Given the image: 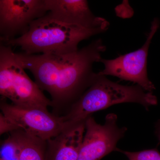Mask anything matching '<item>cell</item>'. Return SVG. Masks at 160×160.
<instances>
[{
	"label": "cell",
	"mask_w": 160,
	"mask_h": 160,
	"mask_svg": "<svg viewBox=\"0 0 160 160\" xmlns=\"http://www.w3.org/2000/svg\"><path fill=\"white\" fill-rule=\"evenodd\" d=\"M106 49L101 39L72 53L63 55L28 54L15 52L18 62L33 75L41 90L51 96L52 107H71L97 78L95 62Z\"/></svg>",
	"instance_id": "6da1fadb"
},
{
	"label": "cell",
	"mask_w": 160,
	"mask_h": 160,
	"mask_svg": "<svg viewBox=\"0 0 160 160\" xmlns=\"http://www.w3.org/2000/svg\"><path fill=\"white\" fill-rule=\"evenodd\" d=\"M107 30L70 25L53 19L46 14L33 21L26 34L0 43L12 47H20L28 54H66L78 51L79 43L83 40Z\"/></svg>",
	"instance_id": "7a4b0ae2"
},
{
	"label": "cell",
	"mask_w": 160,
	"mask_h": 160,
	"mask_svg": "<svg viewBox=\"0 0 160 160\" xmlns=\"http://www.w3.org/2000/svg\"><path fill=\"white\" fill-rule=\"evenodd\" d=\"M97 78L64 116L67 127L84 123L92 114L123 103H136L147 110L157 104L156 97L138 86H123L98 74Z\"/></svg>",
	"instance_id": "3957f363"
},
{
	"label": "cell",
	"mask_w": 160,
	"mask_h": 160,
	"mask_svg": "<svg viewBox=\"0 0 160 160\" xmlns=\"http://www.w3.org/2000/svg\"><path fill=\"white\" fill-rule=\"evenodd\" d=\"M11 46L0 43V94L16 106L47 109L52 106L18 62Z\"/></svg>",
	"instance_id": "277c9868"
},
{
	"label": "cell",
	"mask_w": 160,
	"mask_h": 160,
	"mask_svg": "<svg viewBox=\"0 0 160 160\" xmlns=\"http://www.w3.org/2000/svg\"><path fill=\"white\" fill-rule=\"evenodd\" d=\"M0 109L1 135L21 129L48 141L68 128L63 116L52 114L47 109L9 104L3 98L1 99Z\"/></svg>",
	"instance_id": "5b68a950"
},
{
	"label": "cell",
	"mask_w": 160,
	"mask_h": 160,
	"mask_svg": "<svg viewBox=\"0 0 160 160\" xmlns=\"http://www.w3.org/2000/svg\"><path fill=\"white\" fill-rule=\"evenodd\" d=\"M159 25V20L155 18L151 23L146 42L140 49L112 59L102 58L100 62L103 63L104 69L98 74L106 76H112L133 82L146 91L152 92L155 87L147 74V57L152 40Z\"/></svg>",
	"instance_id": "8992f818"
},
{
	"label": "cell",
	"mask_w": 160,
	"mask_h": 160,
	"mask_svg": "<svg viewBox=\"0 0 160 160\" xmlns=\"http://www.w3.org/2000/svg\"><path fill=\"white\" fill-rule=\"evenodd\" d=\"M47 12L45 0H0V42L26 34Z\"/></svg>",
	"instance_id": "52a82bcc"
},
{
	"label": "cell",
	"mask_w": 160,
	"mask_h": 160,
	"mask_svg": "<svg viewBox=\"0 0 160 160\" xmlns=\"http://www.w3.org/2000/svg\"><path fill=\"white\" fill-rule=\"evenodd\" d=\"M114 113L106 116L104 125L96 122L90 116L85 122L86 132L78 160H100L112 151H117V145L124 137L127 128H120Z\"/></svg>",
	"instance_id": "ba28073f"
},
{
	"label": "cell",
	"mask_w": 160,
	"mask_h": 160,
	"mask_svg": "<svg viewBox=\"0 0 160 160\" xmlns=\"http://www.w3.org/2000/svg\"><path fill=\"white\" fill-rule=\"evenodd\" d=\"M45 3L46 15L53 19L87 29H109V22L95 16L86 0H45Z\"/></svg>",
	"instance_id": "9c48e42d"
},
{
	"label": "cell",
	"mask_w": 160,
	"mask_h": 160,
	"mask_svg": "<svg viewBox=\"0 0 160 160\" xmlns=\"http://www.w3.org/2000/svg\"><path fill=\"white\" fill-rule=\"evenodd\" d=\"M85 130V122L80 123L47 141L46 160H78Z\"/></svg>",
	"instance_id": "30bf717a"
},
{
	"label": "cell",
	"mask_w": 160,
	"mask_h": 160,
	"mask_svg": "<svg viewBox=\"0 0 160 160\" xmlns=\"http://www.w3.org/2000/svg\"><path fill=\"white\" fill-rule=\"evenodd\" d=\"M5 143L11 147L17 160H46L47 141L22 130L10 132Z\"/></svg>",
	"instance_id": "8fae6325"
},
{
	"label": "cell",
	"mask_w": 160,
	"mask_h": 160,
	"mask_svg": "<svg viewBox=\"0 0 160 160\" xmlns=\"http://www.w3.org/2000/svg\"><path fill=\"white\" fill-rule=\"evenodd\" d=\"M117 151L125 154L128 160H160V152L157 149L129 152L123 151L118 148Z\"/></svg>",
	"instance_id": "7c38bea8"
},
{
	"label": "cell",
	"mask_w": 160,
	"mask_h": 160,
	"mask_svg": "<svg viewBox=\"0 0 160 160\" xmlns=\"http://www.w3.org/2000/svg\"><path fill=\"white\" fill-rule=\"evenodd\" d=\"M155 133L159 142H160V120H158L156 124Z\"/></svg>",
	"instance_id": "4fadbf2b"
},
{
	"label": "cell",
	"mask_w": 160,
	"mask_h": 160,
	"mask_svg": "<svg viewBox=\"0 0 160 160\" xmlns=\"http://www.w3.org/2000/svg\"><path fill=\"white\" fill-rule=\"evenodd\" d=\"M0 160H6L4 158H1V159Z\"/></svg>",
	"instance_id": "5bb4252c"
}]
</instances>
